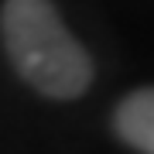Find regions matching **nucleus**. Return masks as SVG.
I'll list each match as a JSON object with an SVG mask.
<instances>
[{"label":"nucleus","instance_id":"nucleus-1","mask_svg":"<svg viewBox=\"0 0 154 154\" xmlns=\"http://www.w3.org/2000/svg\"><path fill=\"white\" fill-rule=\"evenodd\" d=\"M0 38L21 79L51 99H75L93 82V62L51 0H7Z\"/></svg>","mask_w":154,"mask_h":154},{"label":"nucleus","instance_id":"nucleus-2","mask_svg":"<svg viewBox=\"0 0 154 154\" xmlns=\"http://www.w3.org/2000/svg\"><path fill=\"white\" fill-rule=\"evenodd\" d=\"M116 134L140 154H154V86L137 89L116 106Z\"/></svg>","mask_w":154,"mask_h":154}]
</instances>
